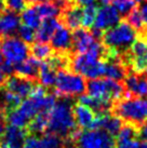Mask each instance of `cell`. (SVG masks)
<instances>
[{"mask_svg":"<svg viewBox=\"0 0 147 148\" xmlns=\"http://www.w3.org/2000/svg\"><path fill=\"white\" fill-rule=\"evenodd\" d=\"M47 131L63 140H71L78 131L74 119L73 105L67 97L56 99L54 106L48 112Z\"/></svg>","mask_w":147,"mask_h":148,"instance_id":"cell-1","label":"cell"},{"mask_svg":"<svg viewBox=\"0 0 147 148\" xmlns=\"http://www.w3.org/2000/svg\"><path fill=\"white\" fill-rule=\"evenodd\" d=\"M113 111L121 121L139 127L147 121V99L135 96L123 97L115 104Z\"/></svg>","mask_w":147,"mask_h":148,"instance_id":"cell-2","label":"cell"},{"mask_svg":"<svg viewBox=\"0 0 147 148\" xmlns=\"http://www.w3.org/2000/svg\"><path fill=\"white\" fill-rule=\"evenodd\" d=\"M87 94L100 102L113 105L114 102H118L123 99L126 90L120 81H115L111 79L98 78L89 80L87 82Z\"/></svg>","mask_w":147,"mask_h":148,"instance_id":"cell-3","label":"cell"},{"mask_svg":"<svg viewBox=\"0 0 147 148\" xmlns=\"http://www.w3.org/2000/svg\"><path fill=\"white\" fill-rule=\"evenodd\" d=\"M136 37L134 29L126 21H121L103 34L102 43L106 49L121 55L122 52L130 49Z\"/></svg>","mask_w":147,"mask_h":148,"instance_id":"cell-4","label":"cell"},{"mask_svg":"<svg viewBox=\"0 0 147 148\" xmlns=\"http://www.w3.org/2000/svg\"><path fill=\"white\" fill-rule=\"evenodd\" d=\"M54 88L55 93L62 97L78 96L84 93L87 82L82 76L70 69H61L56 73Z\"/></svg>","mask_w":147,"mask_h":148,"instance_id":"cell-5","label":"cell"},{"mask_svg":"<svg viewBox=\"0 0 147 148\" xmlns=\"http://www.w3.org/2000/svg\"><path fill=\"white\" fill-rule=\"evenodd\" d=\"M71 140L76 148H116L114 136L98 129L77 131Z\"/></svg>","mask_w":147,"mask_h":148,"instance_id":"cell-6","label":"cell"},{"mask_svg":"<svg viewBox=\"0 0 147 148\" xmlns=\"http://www.w3.org/2000/svg\"><path fill=\"white\" fill-rule=\"evenodd\" d=\"M0 52L5 61L13 65L25 61L28 58L29 48L27 43L14 36L0 37Z\"/></svg>","mask_w":147,"mask_h":148,"instance_id":"cell-7","label":"cell"},{"mask_svg":"<svg viewBox=\"0 0 147 148\" xmlns=\"http://www.w3.org/2000/svg\"><path fill=\"white\" fill-rule=\"evenodd\" d=\"M120 22V14L113 5H103L98 9V14L93 24V29L105 33Z\"/></svg>","mask_w":147,"mask_h":148,"instance_id":"cell-8","label":"cell"},{"mask_svg":"<svg viewBox=\"0 0 147 148\" xmlns=\"http://www.w3.org/2000/svg\"><path fill=\"white\" fill-rule=\"evenodd\" d=\"M67 146L68 144L66 140L51 133H47L42 136H27L23 148H67Z\"/></svg>","mask_w":147,"mask_h":148,"instance_id":"cell-9","label":"cell"},{"mask_svg":"<svg viewBox=\"0 0 147 148\" xmlns=\"http://www.w3.org/2000/svg\"><path fill=\"white\" fill-rule=\"evenodd\" d=\"M34 86V80L22 78L19 76H9L8 78H5L3 83L4 90L17 95L22 99L28 97Z\"/></svg>","mask_w":147,"mask_h":148,"instance_id":"cell-10","label":"cell"},{"mask_svg":"<svg viewBox=\"0 0 147 148\" xmlns=\"http://www.w3.org/2000/svg\"><path fill=\"white\" fill-rule=\"evenodd\" d=\"M26 137V130L9 125L0 138V148H23Z\"/></svg>","mask_w":147,"mask_h":148,"instance_id":"cell-11","label":"cell"},{"mask_svg":"<svg viewBox=\"0 0 147 148\" xmlns=\"http://www.w3.org/2000/svg\"><path fill=\"white\" fill-rule=\"evenodd\" d=\"M95 41L96 39L93 37L91 32H88L84 28L75 29L71 34V50L76 54L86 53Z\"/></svg>","mask_w":147,"mask_h":148,"instance_id":"cell-12","label":"cell"},{"mask_svg":"<svg viewBox=\"0 0 147 148\" xmlns=\"http://www.w3.org/2000/svg\"><path fill=\"white\" fill-rule=\"evenodd\" d=\"M122 127V121L119 119L114 114H110L109 111L98 114L95 118L93 129L102 130L107 132L110 135H117V133Z\"/></svg>","mask_w":147,"mask_h":148,"instance_id":"cell-13","label":"cell"},{"mask_svg":"<svg viewBox=\"0 0 147 148\" xmlns=\"http://www.w3.org/2000/svg\"><path fill=\"white\" fill-rule=\"evenodd\" d=\"M73 115L77 127L81 130L93 129L96 114L91 108L80 103H77L73 106Z\"/></svg>","mask_w":147,"mask_h":148,"instance_id":"cell-14","label":"cell"},{"mask_svg":"<svg viewBox=\"0 0 147 148\" xmlns=\"http://www.w3.org/2000/svg\"><path fill=\"white\" fill-rule=\"evenodd\" d=\"M51 47L57 53L68 54L71 50V34L69 29L62 24L51 38Z\"/></svg>","mask_w":147,"mask_h":148,"instance_id":"cell-15","label":"cell"},{"mask_svg":"<svg viewBox=\"0 0 147 148\" xmlns=\"http://www.w3.org/2000/svg\"><path fill=\"white\" fill-rule=\"evenodd\" d=\"M62 25L61 20L58 18H48L42 20L39 27L35 32V40L37 42H49L56 29Z\"/></svg>","mask_w":147,"mask_h":148,"instance_id":"cell-16","label":"cell"},{"mask_svg":"<svg viewBox=\"0 0 147 148\" xmlns=\"http://www.w3.org/2000/svg\"><path fill=\"white\" fill-rule=\"evenodd\" d=\"M40 63V61H38L37 58L30 56V58H27L23 62L15 64L14 65V71L16 73V76H19V77L34 80L35 78L38 77Z\"/></svg>","mask_w":147,"mask_h":148,"instance_id":"cell-17","label":"cell"},{"mask_svg":"<svg viewBox=\"0 0 147 148\" xmlns=\"http://www.w3.org/2000/svg\"><path fill=\"white\" fill-rule=\"evenodd\" d=\"M20 26V17L15 12L4 10L0 14V37L11 36Z\"/></svg>","mask_w":147,"mask_h":148,"instance_id":"cell-18","label":"cell"},{"mask_svg":"<svg viewBox=\"0 0 147 148\" xmlns=\"http://www.w3.org/2000/svg\"><path fill=\"white\" fill-rule=\"evenodd\" d=\"M81 13L82 9H80V7L71 4L69 8H67L61 13L62 24L69 30L78 29L81 25Z\"/></svg>","mask_w":147,"mask_h":148,"instance_id":"cell-19","label":"cell"},{"mask_svg":"<svg viewBox=\"0 0 147 148\" xmlns=\"http://www.w3.org/2000/svg\"><path fill=\"white\" fill-rule=\"evenodd\" d=\"M127 75V67L121 62L120 58L105 61V74H104V76L107 79H111L115 81H121L126 78Z\"/></svg>","mask_w":147,"mask_h":148,"instance_id":"cell-20","label":"cell"},{"mask_svg":"<svg viewBox=\"0 0 147 148\" xmlns=\"http://www.w3.org/2000/svg\"><path fill=\"white\" fill-rule=\"evenodd\" d=\"M56 73L57 70L50 64L48 60L41 62L39 71H38V79L41 86L45 88L54 86L55 79H56Z\"/></svg>","mask_w":147,"mask_h":148,"instance_id":"cell-21","label":"cell"},{"mask_svg":"<svg viewBox=\"0 0 147 148\" xmlns=\"http://www.w3.org/2000/svg\"><path fill=\"white\" fill-rule=\"evenodd\" d=\"M4 119L9 123L10 127H20V129L26 127L30 122V120L26 117V115L21 110L19 107L5 111L4 112Z\"/></svg>","mask_w":147,"mask_h":148,"instance_id":"cell-22","label":"cell"},{"mask_svg":"<svg viewBox=\"0 0 147 148\" xmlns=\"http://www.w3.org/2000/svg\"><path fill=\"white\" fill-rule=\"evenodd\" d=\"M20 20L22 22V24L27 26V27L33 28L34 30L38 28L40 23L42 22L35 7H26L21 13Z\"/></svg>","mask_w":147,"mask_h":148,"instance_id":"cell-23","label":"cell"},{"mask_svg":"<svg viewBox=\"0 0 147 148\" xmlns=\"http://www.w3.org/2000/svg\"><path fill=\"white\" fill-rule=\"evenodd\" d=\"M29 51L32 53V56L37 58L40 62L49 60L53 55L52 47L49 45L48 43H45V42H35L32 45Z\"/></svg>","mask_w":147,"mask_h":148,"instance_id":"cell-24","label":"cell"},{"mask_svg":"<svg viewBox=\"0 0 147 148\" xmlns=\"http://www.w3.org/2000/svg\"><path fill=\"white\" fill-rule=\"evenodd\" d=\"M47 127H48V112H41L30 120V122L27 125V130L36 135L47 131Z\"/></svg>","mask_w":147,"mask_h":148,"instance_id":"cell-25","label":"cell"},{"mask_svg":"<svg viewBox=\"0 0 147 148\" xmlns=\"http://www.w3.org/2000/svg\"><path fill=\"white\" fill-rule=\"evenodd\" d=\"M37 12L41 17V20H48V18H55L57 15H60L61 10L57 8L53 2H43L34 5Z\"/></svg>","mask_w":147,"mask_h":148,"instance_id":"cell-26","label":"cell"},{"mask_svg":"<svg viewBox=\"0 0 147 148\" xmlns=\"http://www.w3.org/2000/svg\"><path fill=\"white\" fill-rule=\"evenodd\" d=\"M128 55L130 58H146L147 56V41L141 34H139V37H136L134 42L130 47Z\"/></svg>","mask_w":147,"mask_h":148,"instance_id":"cell-27","label":"cell"},{"mask_svg":"<svg viewBox=\"0 0 147 148\" xmlns=\"http://www.w3.org/2000/svg\"><path fill=\"white\" fill-rule=\"evenodd\" d=\"M98 14V8L95 5H89L82 9L81 13V26L84 29L93 27V24L95 22V17Z\"/></svg>","mask_w":147,"mask_h":148,"instance_id":"cell-28","label":"cell"},{"mask_svg":"<svg viewBox=\"0 0 147 148\" xmlns=\"http://www.w3.org/2000/svg\"><path fill=\"white\" fill-rule=\"evenodd\" d=\"M128 24L130 25L135 32H143L144 29V21L142 14L139 12V9L135 8L132 10L129 14L127 15V20H126Z\"/></svg>","mask_w":147,"mask_h":148,"instance_id":"cell-29","label":"cell"},{"mask_svg":"<svg viewBox=\"0 0 147 148\" xmlns=\"http://www.w3.org/2000/svg\"><path fill=\"white\" fill-rule=\"evenodd\" d=\"M139 0H113L114 7L120 15H128L129 13L136 8Z\"/></svg>","mask_w":147,"mask_h":148,"instance_id":"cell-30","label":"cell"},{"mask_svg":"<svg viewBox=\"0 0 147 148\" xmlns=\"http://www.w3.org/2000/svg\"><path fill=\"white\" fill-rule=\"evenodd\" d=\"M17 35H19V38L25 43H32L35 40V30L23 24L19 26Z\"/></svg>","mask_w":147,"mask_h":148,"instance_id":"cell-31","label":"cell"},{"mask_svg":"<svg viewBox=\"0 0 147 148\" xmlns=\"http://www.w3.org/2000/svg\"><path fill=\"white\" fill-rule=\"evenodd\" d=\"M4 7L12 12H22L26 8V0H3Z\"/></svg>","mask_w":147,"mask_h":148,"instance_id":"cell-32","label":"cell"},{"mask_svg":"<svg viewBox=\"0 0 147 148\" xmlns=\"http://www.w3.org/2000/svg\"><path fill=\"white\" fill-rule=\"evenodd\" d=\"M0 70L3 73L4 75H11L14 71V65L11 63L4 61L1 65H0Z\"/></svg>","mask_w":147,"mask_h":148,"instance_id":"cell-33","label":"cell"},{"mask_svg":"<svg viewBox=\"0 0 147 148\" xmlns=\"http://www.w3.org/2000/svg\"><path fill=\"white\" fill-rule=\"evenodd\" d=\"M96 0H71L73 4L75 5H78V7H89V5H93L95 3Z\"/></svg>","mask_w":147,"mask_h":148,"instance_id":"cell-34","label":"cell"},{"mask_svg":"<svg viewBox=\"0 0 147 148\" xmlns=\"http://www.w3.org/2000/svg\"><path fill=\"white\" fill-rule=\"evenodd\" d=\"M139 135L141 136V138L147 143V121L144 124H142L139 129Z\"/></svg>","mask_w":147,"mask_h":148,"instance_id":"cell-35","label":"cell"},{"mask_svg":"<svg viewBox=\"0 0 147 148\" xmlns=\"http://www.w3.org/2000/svg\"><path fill=\"white\" fill-rule=\"evenodd\" d=\"M139 12L142 14V17H143L144 24L147 25V2L143 3L139 8Z\"/></svg>","mask_w":147,"mask_h":148,"instance_id":"cell-36","label":"cell"},{"mask_svg":"<svg viewBox=\"0 0 147 148\" xmlns=\"http://www.w3.org/2000/svg\"><path fill=\"white\" fill-rule=\"evenodd\" d=\"M26 1H28L30 3H43V2H50L51 0H26Z\"/></svg>","mask_w":147,"mask_h":148,"instance_id":"cell-37","label":"cell"},{"mask_svg":"<svg viewBox=\"0 0 147 148\" xmlns=\"http://www.w3.org/2000/svg\"><path fill=\"white\" fill-rule=\"evenodd\" d=\"M4 80H5V75L0 70V86H3V83H4Z\"/></svg>","mask_w":147,"mask_h":148,"instance_id":"cell-38","label":"cell"},{"mask_svg":"<svg viewBox=\"0 0 147 148\" xmlns=\"http://www.w3.org/2000/svg\"><path fill=\"white\" fill-rule=\"evenodd\" d=\"M4 2H3V0H0V14L3 12L4 11Z\"/></svg>","mask_w":147,"mask_h":148,"instance_id":"cell-39","label":"cell"},{"mask_svg":"<svg viewBox=\"0 0 147 148\" xmlns=\"http://www.w3.org/2000/svg\"><path fill=\"white\" fill-rule=\"evenodd\" d=\"M101 1V3H103L104 5H109L111 2H113V0H100Z\"/></svg>","mask_w":147,"mask_h":148,"instance_id":"cell-40","label":"cell"},{"mask_svg":"<svg viewBox=\"0 0 147 148\" xmlns=\"http://www.w3.org/2000/svg\"><path fill=\"white\" fill-rule=\"evenodd\" d=\"M141 35H142V36H143V37L145 38V40L147 41V28H146V29H144L143 32L141 33Z\"/></svg>","mask_w":147,"mask_h":148,"instance_id":"cell-41","label":"cell"},{"mask_svg":"<svg viewBox=\"0 0 147 148\" xmlns=\"http://www.w3.org/2000/svg\"><path fill=\"white\" fill-rule=\"evenodd\" d=\"M3 62H4V58H3V55H2V53L0 52V65H1Z\"/></svg>","mask_w":147,"mask_h":148,"instance_id":"cell-42","label":"cell"},{"mask_svg":"<svg viewBox=\"0 0 147 148\" xmlns=\"http://www.w3.org/2000/svg\"><path fill=\"white\" fill-rule=\"evenodd\" d=\"M144 74H145V76H146V78H147V66H146V68H145V70H144Z\"/></svg>","mask_w":147,"mask_h":148,"instance_id":"cell-43","label":"cell"},{"mask_svg":"<svg viewBox=\"0 0 147 148\" xmlns=\"http://www.w3.org/2000/svg\"><path fill=\"white\" fill-rule=\"evenodd\" d=\"M145 1H146V2H147V0H145Z\"/></svg>","mask_w":147,"mask_h":148,"instance_id":"cell-44","label":"cell"}]
</instances>
